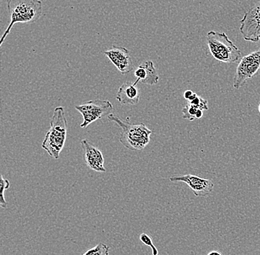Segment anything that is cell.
<instances>
[{"instance_id": "obj_11", "label": "cell", "mask_w": 260, "mask_h": 255, "mask_svg": "<svg viewBox=\"0 0 260 255\" xmlns=\"http://www.w3.org/2000/svg\"><path fill=\"white\" fill-rule=\"evenodd\" d=\"M139 80L134 83L126 81L119 87L116 99L121 105H136L140 100L139 89L137 87Z\"/></svg>"}, {"instance_id": "obj_10", "label": "cell", "mask_w": 260, "mask_h": 255, "mask_svg": "<svg viewBox=\"0 0 260 255\" xmlns=\"http://www.w3.org/2000/svg\"><path fill=\"white\" fill-rule=\"evenodd\" d=\"M81 146L84 152V160L87 167L95 172L105 173L107 171L105 167V157L100 149L88 139L81 140Z\"/></svg>"}, {"instance_id": "obj_15", "label": "cell", "mask_w": 260, "mask_h": 255, "mask_svg": "<svg viewBox=\"0 0 260 255\" xmlns=\"http://www.w3.org/2000/svg\"><path fill=\"white\" fill-rule=\"evenodd\" d=\"M82 255H109V247L105 243H100Z\"/></svg>"}, {"instance_id": "obj_18", "label": "cell", "mask_w": 260, "mask_h": 255, "mask_svg": "<svg viewBox=\"0 0 260 255\" xmlns=\"http://www.w3.org/2000/svg\"><path fill=\"white\" fill-rule=\"evenodd\" d=\"M197 95L194 92L191 90H187L184 92V98L186 99L187 101H190Z\"/></svg>"}, {"instance_id": "obj_12", "label": "cell", "mask_w": 260, "mask_h": 255, "mask_svg": "<svg viewBox=\"0 0 260 255\" xmlns=\"http://www.w3.org/2000/svg\"><path fill=\"white\" fill-rule=\"evenodd\" d=\"M134 75L140 82L147 85H155L160 79L152 61H146L139 65L135 70Z\"/></svg>"}, {"instance_id": "obj_8", "label": "cell", "mask_w": 260, "mask_h": 255, "mask_svg": "<svg viewBox=\"0 0 260 255\" xmlns=\"http://www.w3.org/2000/svg\"><path fill=\"white\" fill-rule=\"evenodd\" d=\"M170 180L173 183L181 181L186 183L195 196L198 197L209 196L214 189V184L210 179L201 178L194 175H173L170 177Z\"/></svg>"}, {"instance_id": "obj_2", "label": "cell", "mask_w": 260, "mask_h": 255, "mask_svg": "<svg viewBox=\"0 0 260 255\" xmlns=\"http://www.w3.org/2000/svg\"><path fill=\"white\" fill-rule=\"evenodd\" d=\"M68 133V121L63 106L56 107L50 120V129L46 133L42 148L52 158L58 160L64 149Z\"/></svg>"}, {"instance_id": "obj_9", "label": "cell", "mask_w": 260, "mask_h": 255, "mask_svg": "<svg viewBox=\"0 0 260 255\" xmlns=\"http://www.w3.org/2000/svg\"><path fill=\"white\" fill-rule=\"evenodd\" d=\"M105 54L122 75L129 74L133 70L134 65L127 49L113 45L105 52Z\"/></svg>"}, {"instance_id": "obj_3", "label": "cell", "mask_w": 260, "mask_h": 255, "mask_svg": "<svg viewBox=\"0 0 260 255\" xmlns=\"http://www.w3.org/2000/svg\"><path fill=\"white\" fill-rule=\"evenodd\" d=\"M108 119L115 122L121 128L119 141L126 149L133 152L142 151L150 142L152 131L144 123L134 124L124 121L118 115L112 113L108 115Z\"/></svg>"}, {"instance_id": "obj_4", "label": "cell", "mask_w": 260, "mask_h": 255, "mask_svg": "<svg viewBox=\"0 0 260 255\" xmlns=\"http://www.w3.org/2000/svg\"><path fill=\"white\" fill-rule=\"evenodd\" d=\"M206 40L211 54L217 61L232 64L241 58V52L225 32L211 30L208 32Z\"/></svg>"}, {"instance_id": "obj_20", "label": "cell", "mask_w": 260, "mask_h": 255, "mask_svg": "<svg viewBox=\"0 0 260 255\" xmlns=\"http://www.w3.org/2000/svg\"><path fill=\"white\" fill-rule=\"evenodd\" d=\"M259 112H260V105H259Z\"/></svg>"}, {"instance_id": "obj_19", "label": "cell", "mask_w": 260, "mask_h": 255, "mask_svg": "<svg viewBox=\"0 0 260 255\" xmlns=\"http://www.w3.org/2000/svg\"><path fill=\"white\" fill-rule=\"evenodd\" d=\"M207 255H222V253L218 251H211Z\"/></svg>"}, {"instance_id": "obj_16", "label": "cell", "mask_w": 260, "mask_h": 255, "mask_svg": "<svg viewBox=\"0 0 260 255\" xmlns=\"http://www.w3.org/2000/svg\"><path fill=\"white\" fill-rule=\"evenodd\" d=\"M139 239L141 240V243H144L146 246H149V247L152 248V255H158V250L154 246L153 240H152V238L149 235L146 233L141 234Z\"/></svg>"}, {"instance_id": "obj_7", "label": "cell", "mask_w": 260, "mask_h": 255, "mask_svg": "<svg viewBox=\"0 0 260 255\" xmlns=\"http://www.w3.org/2000/svg\"><path fill=\"white\" fill-rule=\"evenodd\" d=\"M240 31L247 42L260 40V1L245 13L240 21Z\"/></svg>"}, {"instance_id": "obj_1", "label": "cell", "mask_w": 260, "mask_h": 255, "mask_svg": "<svg viewBox=\"0 0 260 255\" xmlns=\"http://www.w3.org/2000/svg\"><path fill=\"white\" fill-rule=\"evenodd\" d=\"M6 2L11 20L0 41V46L3 45L16 24L34 23L40 19L42 14L41 0H6Z\"/></svg>"}, {"instance_id": "obj_17", "label": "cell", "mask_w": 260, "mask_h": 255, "mask_svg": "<svg viewBox=\"0 0 260 255\" xmlns=\"http://www.w3.org/2000/svg\"><path fill=\"white\" fill-rule=\"evenodd\" d=\"M188 103L192 104V105H195V106H198V108H201V110H209L207 100H204V99L198 95L195 96L194 98L190 100V101H188Z\"/></svg>"}, {"instance_id": "obj_13", "label": "cell", "mask_w": 260, "mask_h": 255, "mask_svg": "<svg viewBox=\"0 0 260 255\" xmlns=\"http://www.w3.org/2000/svg\"><path fill=\"white\" fill-rule=\"evenodd\" d=\"M182 112H183V118L189 121H193L196 118L200 119L203 115L202 110L189 103H187L186 106L183 107Z\"/></svg>"}, {"instance_id": "obj_5", "label": "cell", "mask_w": 260, "mask_h": 255, "mask_svg": "<svg viewBox=\"0 0 260 255\" xmlns=\"http://www.w3.org/2000/svg\"><path fill=\"white\" fill-rule=\"evenodd\" d=\"M80 112L83 118L81 128H86L91 123L111 114L113 105L111 102L106 100H93L75 106Z\"/></svg>"}, {"instance_id": "obj_14", "label": "cell", "mask_w": 260, "mask_h": 255, "mask_svg": "<svg viewBox=\"0 0 260 255\" xmlns=\"http://www.w3.org/2000/svg\"><path fill=\"white\" fill-rule=\"evenodd\" d=\"M11 186L9 180L5 178L3 175H1V187H0V206L1 207L7 208V201L5 199V193Z\"/></svg>"}, {"instance_id": "obj_6", "label": "cell", "mask_w": 260, "mask_h": 255, "mask_svg": "<svg viewBox=\"0 0 260 255\" xmlns=\"http://www.w3.org/2000/svg\"><path fill=\"white\" fill-rule=\"evenodd\" d=\"M260 69V48L256 51L243 57L237 66L233 87L239 89L248 79H251Z\"/></svg>"}]
</instances>
